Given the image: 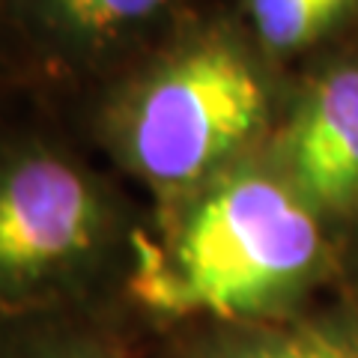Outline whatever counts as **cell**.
<instances>
[{
	"label": "cell",
	"mask_w": 358,
	"mask_h": 358,
	"mask_svg": "<svg viewBox=\"0 0 358 358\" xmlns=\"http://www.w3.org/2000/svg\"><path fill=\"white\" fill-rule=\"evenodd\" d=\"M63 358H99V355H84V352H78V355H63Z\"/></svg>",
	"instance_id": "ba28073f"
},
{
	"label": "cell",
	"mask_w": 358,
	"mask_h": 358,
	"mask_svg": "<svg viewBox=\"0 0 358 358\" xmlns=\"http://www.w3.org/2000/svg\"><path fill=\"white\" fill-rule=\"evenodd\" d=\"M54 3L81 30L105 33L147 18L164 0H54Z\"/></svg>",
	"instance_id": "52a82bcc"
},
{
	"label": "cell",
	"mask_w": 358,
	"mask_h": 358,
	"mask_svg": "<svg viewBox=\"0 0 358 358\" xmlns=\"http://www.w3.org/2000/svg\"><path fill=\"white\" fill-rule=\"evenodd\" d=\"M289 167L313 203L358 206V69L331 72L308 93L289 131Z\"/></svg>",
	"instance_id": "277c9868"
},
{
	"label": "cell",
	"mask_w": 358,
	"mask_h": 358,
	"mask_svg": "<svg viewBox=\"0 0 358 358\" xmlns=\"http://www.w3.org/2000/svg\"><path fill=\"white\" fill-rule=\"evenodd\" d=\"M320 224L293 188L263 173L212 185L164 251H150L134 293L167 313L257 317L313 272Z\"/></svg>",
	"instance_id": "6da1fadb"
},
{
	"label": "cell",
	"mask_w": 358,
	"mask_h": 358,
	"mask_svg": "<svg viewBox=\"0 0 358 358\" xmlns=\"http://www.w3.org/2000/svg\"><path fill=\"white\" fill-rule=\"evenodd\" d=\"M218 358H358V334L338 326H289L245 338Z\"/></svg>",
	"instance_id": "8992f818"
},
{
	"label": "cell",
	"mask_w": 358,
	"mask_h": 358,
	"mask_svg": "<svg viewBox=\"0 0 358 358\" xmlns=\"http://www.w3.org/2000/svg\"><path fill=\"white\" fill-rule=\"evenodd\" d=\"M99 206L69 164L27 159L0 176V278H39L90 248Z\"/></svg>",
	"instance_id": "3957f363"
},
{
	"label": "cell",
	"mask_w": 358,
	"mask_h": 358,
	"mask_svg": "<svg viewBox=\"0 0 358 358\" xmlns=\"http://www.w3.org/2000/svg\"><path fill=\"white\" fill-rule=\"evenodd\" d=\"M266 117V93L248 60L227 45H200L143 90L129 143L152 182L185 185L236 152Z\"/></svg>",
	"instance_id": "7a4b0ae2"
},
{
	"label": "cell",
	"mask_w": 358,
	"mask_h": 358,
	"mask_svg": "<svg viewBox=\"0 0 358 358\" xmlns=\"http://www.w3.org/2000/svg\"><path fill=\"white\" fill-rule=\"evenodd\" d=\"M352 0H251V13L263 42L275 51H289L329 30Z\"/></svg>",
	"instance_id": "5b68a950"
}]
</instances>
